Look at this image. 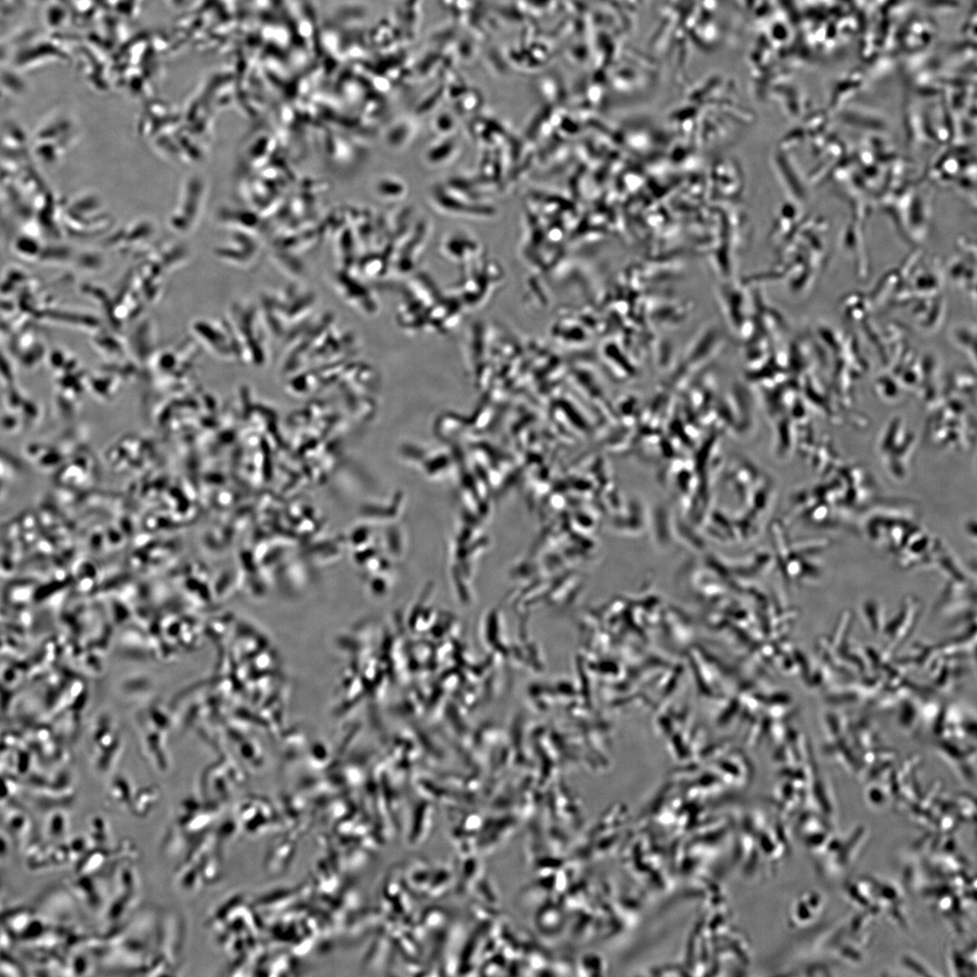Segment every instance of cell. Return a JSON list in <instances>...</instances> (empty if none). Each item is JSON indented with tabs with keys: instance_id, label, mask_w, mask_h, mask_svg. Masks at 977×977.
<instances>
[{
	"instance_id": "cell-2",
	"label": "cell",
	"mask_w": 977,
	"mask_h": 977,
	"mask_svg": "<svg viewBox=\"0 0 977 977\" xmlns=\"http://www.w3.org/2000/svg\"><path fill=\"white\" fill-rule=\"evenodd\" d=\"M404 185V183L397 177L383 176L380 177L377 181L375 180L374 185V190L375 194L382 198L396 199L403 196V194H405V188L403 187L393 189L391 187H399Z\"/></svg>"
},
{
	"instance_id": "cell-1",
	"label": "cell",
	"mask_w": 977,
	"mask_h": 977,
	"mask_svg": "<svg viewBox=\"0 0 977 977\" xmlns=\"http://www.w3.org/2000/svg\"><path fill=\"white\" fill-rule=\"evenodd\" d=\"M863 530L872 545L903 569H934L947 580L970 577L941 539L906 512L873 509Z\"/></svg>"
}]
</instances>
